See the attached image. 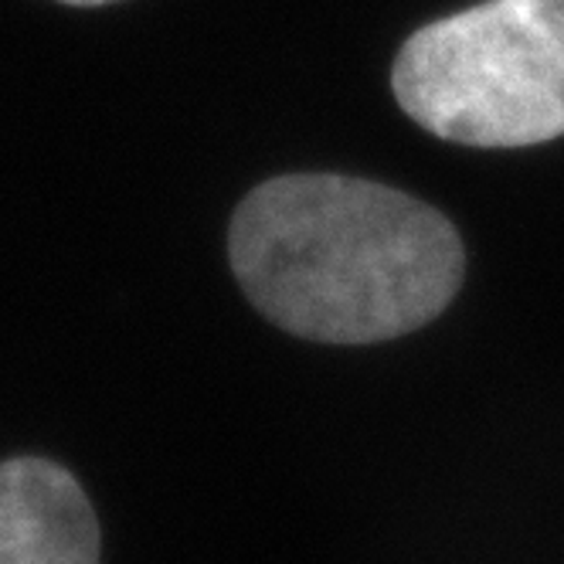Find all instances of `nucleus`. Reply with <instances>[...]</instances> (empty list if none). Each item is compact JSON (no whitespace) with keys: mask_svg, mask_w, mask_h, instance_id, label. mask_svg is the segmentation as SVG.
I'll return each instance as SVG.
<instances>
[{"mask_svg":"<svg viewBox=\"0 0 564 564\" xmlns=\"http://www.w3.org/2000/svg\"><path fill=\"white\" fill-rule=\"evenodd\" d=\"M228 256L262 316L319 344H384L432 324L466 269L446 215L344 174L259 184L231 218Z\"/></svg>","mask_w":564,"mask_h":564,"instance_id":"obj_1","label":"nucleus"},{"mask_svg":"<svg viewBox=\"0 0 564 564\" xmlns=\"http://www.w3.org/2000/svg\"><path fill=\"white\" fill-rule=\"evenodd\" d=\"M391 89L449 143L513 150L564 137V0H487L419 28Z\"/></svg>","mask_w":564,"mask_h":564,"instance_id":"obj_2","label":"nucleus"},{"mask_svg":"<svg viewBox=\"0 0 564 564\" xmlns=\"http://www.w3.org/2000/svg\"><path fill=\"white\" fill-rule=\"evenodd\" d=\"M0 564H99L96 510L65 466L0 463Z\"/></svg>","mask_w":564,"mask_h":564,"instance_id":"obj_3","label":"nucleus"},{"mask_svg":"<svg viewBox=\"0 0 564 564\" xmlns=\"http://www.w3.org/2000/svg\"><path fill=\"white\" fill-rule=\"evenodd\" d=\"M62 4H75V8H99V4H112V0H62Z\"/></svg>","mask_w":564,"mask_h":564,"instance_id":"obj_4","label":"nucleus"}]
</instances>
